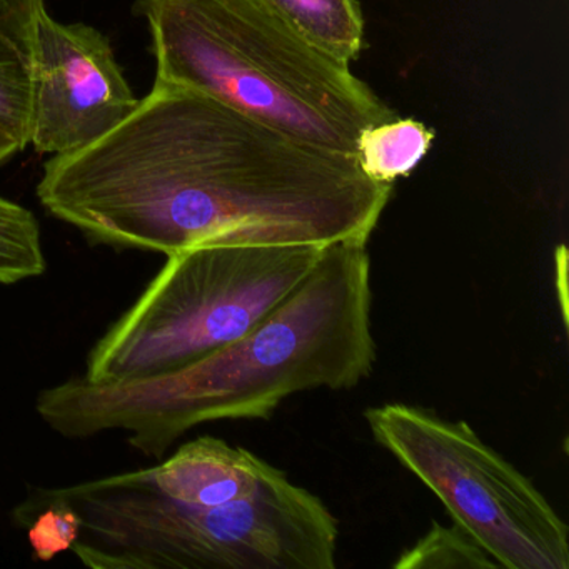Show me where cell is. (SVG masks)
Instances as JSON below:
<instances>
[{"instance_id":"6da1fadb","label":"cell","mask_w":569,"mask_h":569,"mask_svg":"<svg viewBox=\"0 0 569 569\" xmlns=\"http://www.w3.org/2000/svg\"><path fill=\"white\" fill-rule=\"evenodd\" d=\"M368 242L326 246L308 278L251 331L162 375L121 382L84 376L42 389L36 411L69 439L122 431L162 458L196 426L272 418L289 396L352 389L375 369Z\"/></svg>"},{"instance_id":"7a4b0ae2","label":"cell","mask_w":569,"mask_h":569,"mask_svg":"<svg viewBox=\"0 0 569 569\" xmlns=\"http://www.w3.org/2000/svg\"><path fill=\"white\" fill-rule=\"evenodd\" d=\"M242 186L239 112L156 79L114 131L46 162L38 198L91 244L171 256L218 241Z\"/></svg>"},{"instance_id":"3957f363","label":"cell","mask_w":569,"mask_h":569,"mask_svg":"<svg viewBox=\"0 0 569 569\" xmlns=\"http://www.w3.org/2000/svg\"><path fill=\"white\" fill-rule=\"evenodd\" d=\"M156 79L204 92L322 151L356 156L391 109L338 61L282 24L261 0H138Z\"/></svg>"},{"instance_id":"277c9868","label":"cell","mask_w":569,"mask_h":569,"mask_svg":"<svg viewBox=\"0 0 569 569\" xmlns=\"http://www.w3.org/2000/svg\"><path fill=\"white\" fill-rule=\"evenodd\" d=\"M322 251L199 244L168 256L138 301L92 346L84 378H148L231 345L308 278Z\"/></svg>"},{"instance_id":"5b68a950","label":"cell","mask_w":569,"mask_h":569,"mask_svg":"<svg viewBox=\"0 0 569 569\" xmlns=\"http://www.w3.org/2000/svg\"><path fill=\"white\" fill-rule=\"evenodd\" d=\"M372 438L506 569H569V529L535 482L466 421L402 402L365 412Z\"/></svg>"},{"instance_id":"8992f818","label":"cell","mask_w":569,"mask_h":569,"mask_svg":"<svg viewBox=\"0 0 569 569\" xmlns=\"http://www.w3.org/2000/svg\"><path fill=\"white\" fill-rule=\"evenodd\" d=\"M111 42L99 29L41 12L36 41L31 142L41 154H72L114 131L138 108Z\"/></svg>"},{"instance_id":"52a82bcc","label":"cell","mask_w":569,"mask_h":569,"mask_svg":"<svg viewBox=\"0 0 569 569\" xmlns=\"http://www.w3.org/2000/svg\"><path fill=\"white\" fill-rule=\"evenodd\" d=\"M271 468L249 449L202 436L186 442L171 458L146 472L169 498L212 508L251 498Z\"/></svg>"},{"instance_id":"ba28073f","label":"cell","mask_w":569,"mask_h":569,"mask_svg":"<svg viewBox=\"0 0 569 569\" xmlns=\"http://www.w3.org/2000/svg\"><path fill=\"white\" fill-rule=\"evenodd\" d=\"M44 0H0V129L22 151L31 142L36 41Z\"/></svg>"},{"instance_id":"9c48e42d","label":"cell","mask_w":569,"mask_h":569,"mask_svg":"<svg viewBox=\"0 0 569 569\" xmlns=\"http://www.w3.org/2000/svg\"><path fill=\"white\" fill-rule=\"evenodd\" d=\"M282 24L312 48L342 62L359 58L365 18L358 0H261Z\"/></svg>"},{"instance_id":"30bf717a","label":"cell","mask_w":569,"mask_h":569,"mask_svg":"<svg viewBox=\"0 0 569 569\" xmlns=\"http://www.w3.org/2000/svg\"><path fill=\"white\" fill-rule=\"evenodd\" d=\"M435 132L415 119H392L365 129L356 146L359 168L368 178L392 184L422 161Z\"/></svg>"},{"instance_id":"8fae6325","label":"cell","mask_w":569,"mask_h":569,"mask_svg":"<svg viewBox=\"0 0 569 569\" xmlns=\"http://www.w3.org/2000/svg\"><path fill=\"white\" fill-rule=\"evenodd\" d=\"M48 271L42 231L34 212L0 196V284H18Z\"/></svg>"},{"instance_id":"7c38bea8","label":"cell","mask_w":569,"mask_h":569,"mask_svg":"<svg viewBox=\"0 0 569 569\" xmlns=\"http://www.w3.org/2000/svg\"><path fill=\"white\" fill-rule=\"evenodd\" d=\"M395 569H495L501 568L496 559L459 525L432 521L431 529L406 549Z\"/></svg>"},{"instance_id":"4fadbf2b","label":"cell","mask_w":569,"mask_h":569,"mask_svg":"<svg viewBox=\"0 0 569 569\" xmlns=\"http://www.w3.org/2000/svg\"><path fill=\"white\" fill-rule=\"evenodd\" d=\"M14 519L28 528L29 545L39 561H51L71 549L78 539V515L61 501L26 498L14 509Z\"/></svg>"},{"instance_id":"5bb4252c","label":"cell","mask_w":569,"mask_h":569,"mask_svg":"<svg viewBox=\"0 0 569 569\" xmlns=\"http://www.w3.org/2000/svg\"><path fill=\"white\" fill-rule=\"evenodd\" d=\"M21 146L18 144L14 138L8 134V132L0 129V166L6 164L12 156L21 152Z\"/></svg>"}]
</instances>
